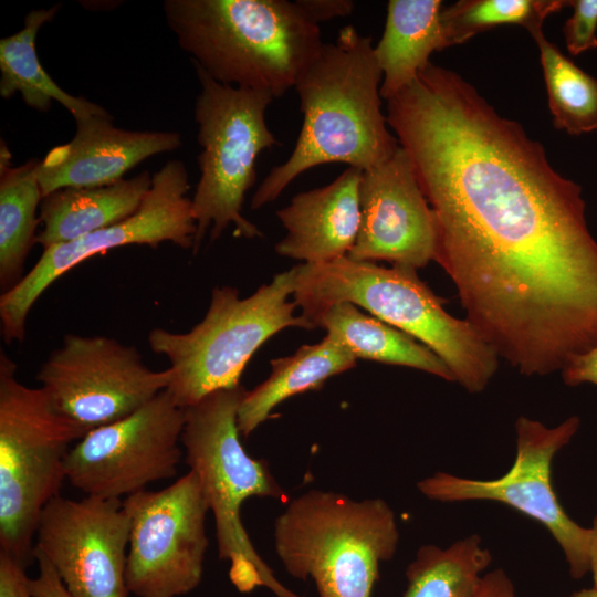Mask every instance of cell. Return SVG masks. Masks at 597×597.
<instances>
[{
    "label": "cell",
    "instance_id": "obj_1",
    "mask_svg": "<svg viewBox=\"0 0 597 597\" xmlns=\"http://www.w3.org/2000/svg\"><path fill=\"white\" fill-rule=\"evenodd\" d=\"M386 118L433 211L465 320L524 376L597 345V241L578 184L455 72L430 62Z\"/></svg>",
    "mask_w": 597,
    "mask_h": 597
},
{
    "label": "cell",
    "instance_id": "obj_2",
    "mask_svg": "<svg viewBox=\"0 0 597 597\" xmlns=\"http://www.w3.org/2000/svg\"><path fill=\"white\" fill-rule=\"evenodd\" d=\"M381 81L371 38L353 25L323 44L294 86L303 114L295 146L260 184L251 208L273 202L313 167L347 164L365 171L389 159L400 145L381 109Z\"/></svg>",
    "mask_w": 597,
    "mask_h": 597
},
{
    "label": "cell",
    "instance_id": "obj_3",
    "mask_svg": "<svg viewBox=\"0 0 597 597\" xmlns=\"http://www.w3.org/2000/svg\"><path fill=\"white\" fill-rule=\"evenodd\" d=\"M294 270L293 301L312 328L329 306L349 302L429 347L467 391L481 392L494 377L500 359L495 350L471 323L444 310L446 301L419 279L417 270L348 256L301 263Z\"/></svg>",
    "mask_w": 597,
    "mask_h": 597
},
{
    "label": "cell",
    "instance_id": "obj_4",
    "mask_svg": "<svg viewBox=\"0 0 597 597\" xmlns=\"http://www.w3.org/2000/svg\"><path fill=\"white\" fill-rule=\"evenodd\" d=\"M164 12L192 64L274 98L295 86L324 44L295 1L166 0Z\"/></svg>",
    "mask_w": 597,
    "mask_h": 597
},
{
    "label": "cell",
    "instance_id": "obj_5",
    "mask_svg": "<svg viewBox=\"0 0 597 597\" xmlns=\"http://www.w3.org/2000/svg\"><path fill=\"white\" fill-rule=\"evenodd\" d=\"M245 392L240 385L221 389L185 409V460L213 514L218 554L230 563L229 577L235 588L250 593L262 586L275 597H304L275 577L242 524L241 506L249 498L285 496L266 461L250 457L241 444L238 409Z\"/></svg>",
    "mask_w": 597,
    "mask_h": 597
},
{
    "label": "cell",
    "instance_id": "obj_6",
    "mask_svg": "<svg viewBox=\"0 0 597 597\" xmlns=\"http://www.w3.org/2000/svg\"><path fill=\"white\" fill-rule=\"evenodd\" d=\"M398 542L387 502L332 491L301 494L274 523L279 559L292 577L311 578L318 597H371L380 563L392 558Z\"/></svg>",
    "mask_w": 597,
    "mask_h": 597
},
{
    "label": "cell",
    "instance_id": "obj_7",
    "mask_svg": "<svg viewBox=\"0 0 597 597\" xmlns=\"http://www.w3.org/2000/svg\"><path fill=\"white\" fill-rule=\"evenodd\" d=\"M15 363L0 352V552L27 567L36 525L65 476L72 444L87 432L60 413L45 391L21 384Z\"/></svg>",
    "mask_w": 597,
    "mask_h": 597
},
{
    "label": "cell",
    "instance_id": "obj_8",
    "mask_svg": "<svg viewBox=\"0 0 597 597\" xmlns=\"http://www.w3.org/2000/svg\"><path fill=\"white\" fill-rule=\"evenodd\" d=\"M295 270L284 271L252 295L241 298L231 286L214 287L203 320L186 333L155 328L148 334L151 350L170 366L167 388L186 409L209 394L238 387L253 354L270 337L287 327L312 329L293 296Z\"/></svg>",
    "mask_w": 597,
    "mask_h": 597
},
{
    "label": "cell",
    "instance_id": "obj_9",
    "mask_svg": "<svg viewBox=\"0 0 597 597\" xmlns=\"http://www.w3.org/2000/svg\"><path fill=\"white\" fill-rule=\"evenodd\" d=\"M200 83L196 98L197 139L200 177L191 199L197 224L192 248L196 253L210 229L217 240L232 223L238 235L262 237L255 224L242 214L245 193L253 186L260 153L277 145L265 114L273 96L213 80L193 64Z\"/></svg>",
    "mask_w": 597,
    "mask_h": 597
},
{
    "label": "cell",
    "instance_id": "obj_10",
    "mask_svg": "<svg viewBox=\"0 0 597 597\" xmlns=\"http://www.w3.org/2000/svg\"><path fill=\"white\" fill-rule=\"evenodd\" d=\"M184 163L169 160L153 175L151 188L132 217L76 240L44 249L34 266L0 297L1 332L7 344L23 342L25 321L34 303L59 277L86 259L108 250L171 242L192 249L197 224Z\"/></svg>",
    "mask_w": 597,
    "mask_h": 597
},
{
    "label": "cell",
    "instance_id": "obj_11",
    "mask_svg": "<svg viewBox=\"0 0 597 597\" xmlns=\"http://www.w3.org/2000/svg\"><path fill=\"white\" fill-rule=\"evenodd\" d=\"M580 426L570 416L548 428L521 416L515 422L516 458L511 469L493 480H475L437 472L417 488L430 500L453 503L473 500L500 502L542 523L559 544L573 578L589 573V528L572 520L552 485V461L576 434Z\"/></svg>",
    "mask_w": 597,
    "mask_h": 597
},
{
    "label": "cell",
    "instance_id": "obj_12",
    "mask_svg": "<svg viewBox=\"0 0 597 597\" xmlns=\"http://www.w3.org/2000/svg\"><path fill=\"white\" fill-rule=\"evenodd\" d=\"M130 523L126 583L136 597H178L201 582L209 506L189 470L169 486L123 500Z\"/></svg>",
    "mask_w": 597,
    "mask_h": 597
},
{
    "label": "cell",
    "instance_id": "obj_13",
    "mask_svg": "<svg viewBox=\"0 0 597 597\" xmlns=\"http://www.w3.org/2000/svg\"><path fill=\"white\" fill-rule=\"evenodd\" d=\"M186 412L165 389L129 416L88 431L65 461L66 480L86 496L121 500L174 478Z\"/></svg>",
    "mask_w": 597,
    "mask_h": 597
},
{
    "label": "cell",
    "instance_id": "obj_14",
    "mask_svg": "<svg viewBox=\"0 0 597 597\" xmlns=\"http://www.w3.org/2000/svg\"><path fill=\"white\" fill-rule=\"evenodd\" d=\"M53 407L86 432L123 419L167 389L133 347L106 336L67 334L36 374Z\"/></svg>",
    "mask_w": 597,
    "mask_h": 597
},
{
    "label": "cell",
    "instance_id": "obj_15",
    "mask_svg": "<svg viewBox=\"0 0 597 597\" xmlns=\"http://www.w3.org/2000/svg\"><path fill=\"white\" fill-rule=\"evenodd\" d=\"M129 531L123 500L60 494L41 512L33 552L49 561L71 597H128Z\"/></svg>",
    "mask_w": 597,
    "mask_h": 597
},
{
    "label": "cell",
    "instance_id": "obj_16",
    "mask_svg": "<svg viewBox=\"0 0 597 597\" xmlns=\"http://www.w3.org/2000/svg\"><path fill=\"white\" fill-rule=\"evenodd\" d=\"M359 193L360 226L349 259L415 270L434 260V214L401 146L385 163L363 171Z\"/></svg>",
    "mask_w": 597,
    "mask_h": 597
},
{
    "label": "cell",
    "instance_id": "obj_17",
    "mask_svg": "<svg viewBox=\"0 0 597 597\" xmlns=\"http://www.w3.org/2000/svg\"><path fill=\"white\" fill-rule=\"evenodd\" d=\"M76 133L40 160L42 196L62 188H93L115 184L144 159L181 145L175 132H136L117 128L112 116L75 119Z\"/></svg>",
    "mask_w": 597,
    "mask_h": 597
},
{
    "label": "cell",
    "instance_id": "obj_18",
    "mask_svg": "<svg viewBox=\"0 0 597 597\" xmlns=\"http://www.w3.org/2000/svg\"><path fill=\"white\" fill-rule=\"evenodd\" d=\"M362 175L363 170L347 167L328 185L295 195L276 212L285 229L276 253L304 264L347 256L360 226Z\"/></svg>",
    "mask_w": 597,
    "mask_h": 597
},
{
    "label": "cell",
    "instance_id": "obj_19",
    "mask_svg": "<svg viewBox=\"0 0 597 597\" xmlns=\"http://www.w3.org/2000/svg\"><path fill=\"white\" fill-rule=\"evenodd\" d=\"M148 171L112 185L62 188L42 198V231L36 243L43 249L76 240L135 214L151 188Z\"/></svg>",
    "mask_w": 597,
    "mask_h": 597
},
{
    "label": "cell",
    "instance_id": "obj_20",
    "mask_svg": "<svg viewBox=\"0 0 597 597\" xmlns=\"http://www.w3.org/2000/svg\"><path fill=\"white\" fill-rule=\"evenodd\" d=\"M440 0H390L383 35L374 46L383 73L380 95L390 100L408 87L431 61L434 51L446 49Z\"/></svg>",
    "mask_w": 597,
    "mask_h": 597
},
{
    "label": "cell",
    "instance_id": "obj_21",
    "mask_svg": "<svg viewBox=\"0 0 597 597\" xmlns=\"http://www.w3.org/2000/svg\"><path fill=\"white\" fill-rule=\"evenodd\" d=\"M356 358L341 344L325 336L303 345L293 355L274 358L270 376L243 396L238 409L240 434L250 436L285 399L315 390L331 377L356 366Z\"/></svg>",
    "mask_w": 597,
    "mask_h": 597
},
{
    "label": "cell",
    "instance_id": "obj_22",
    "mask_svg": "<svg viewBox=\"0 0 597 597\" xmlns=\"http://www.w3.org/2000/svg\"><path fill=\"white\" fill-rule=\"evenodd\" d=\"M316 327L344 346L356 359L406 366L426 371L448 381L454 377L442 359L410 335L359 311L349 302L325 310Z\"/></svg>",
    "mask_w": 597,
    "mask_h": 597
},
{
    "label": "cell",
    "instance_id": "obj_23",
    "mask_svg": "<svg viewBox=\"0 0 597 597\" xmlns=\"http://www.w3.org/2000/svg\"><path fill=\"white\" fill-rule=\"evenodd\" d=\"M60 7L55 4L50 9L29 12L19 32L0 40V95L9 98L19 92L24 103L39 112H48L52 101H57L75 119L88 115L107 116L109 113L100 105L62 90L39 61L36 35L41 27L54 18Z\"/></svg>",
    "mask_w": 597,
    "mask_h": 597
},
{
    "label": "cell",
    "instance_id": "obj_24",
    "mask_svg": "<svg viewBox=\"0 0 597 597\" xmlns=\"http://www.w3.org/2000/svg\"><path fill=\"white\" fill-rule=\"evenodd\" d=\"M40 160L11 167V154L3 140L0 153V286L3 293L24 276L25 259L41 222L36 217L42 201L38 180Z\"/></svg>",
    "mask_w": 597,
    "mask_h": 597
},
{
    "label": "cell",
    "instance_id": "obj_25",
    "mask_svg": "<svg viewBox=\"0 0 597 597\" xmlns=\"http://www.w3.org/2000/svg\"><path fill=\"white\" fill-rule=\"evenodd\" d=\"M476 534L447 548L421 546L407 569L402 597H475L492 555Z\"/></svg>",
    "mask_w": 597,
    "mask_h": 597
},
{
    "label": "cell",
    "instance_id": "obj_26",
    "mask_svg": "<svg viewBox=\"0 0 597 597\" xmlns=\"http://www.w3.org/2000/svg\"><path fill=\"white\" fill-rule=\"evenodd\" d=\"M535 40L543 69L548 107L555 128L578 136L597 129V77L578 67L549 42L542 28Z\"/></svg>",
    "mask_w": 597,
    "mask_h": 597
},
{
    "label": "cell",
    "instance_id": "obj_27",
    "mask_svg": "<svg viewBox=\"0 0 597 597\" xmlns=\"http://www.w3.org/2000/svg\"><path fill=\"white\" fill-rule=\"evenodd\" d=\"M567 0H461L441 10L446 48L461 44L480 32L517 24L532 32L545 19L570 7Z\"/></svg>",
    "mask_w": 597,
    "mask_h": 597
},
{
    "label": "cell",
    "instance_id": "obj_28",
    "mask_svg": "<svg viewBox=\"0 0 597 597\" xmlns=\"http://www.w3.org/2000/svg\"><path fill=\"white\" fill-rule=\"evenodd\" d=\"M570 7L573 14L563 28L568 52L578 55L597 49V0H574Z\"/></svg>",
    "mask_w": 597,
    "mask_h": 597
},
{
    "label": "cell",
    "instance_id": "obj_29",
    "mask_svg": "<svg viewBox=\"0 0 597 597\" xmlns=\"http://www.w3.org/2000/svg\"><path fill=\"white\" fill-rule=\"evenodd\" d=\"M25 569L17 558L0 552V597H32Z\"/></svg>",
    "mask_w": 597,
    "mask_h": 597
},
{
    "label": "cell",
    "instance_id": "obj_30",
    "mask_svg": "<svg viewBox=\"0 0 597 597\" xmlns=\"http://www.w3.org/2000/svg\"><path fill=\"white\" fill-rule=\"evenodd\" d=\"M33 555L38 563L39 575L30 578L32 597H71L49 561L38 552H33Z\"/></svg>",
    "mask_w": 597,
    "mask_h": 597
},
{
    "label": "cell",
    "instance_id": "obj_31",
    "mask_svg": "<svg viewBox=\"0 0 597 597\" xmlns=\"http://www.w3.org/2000/svg\"><path fill=\"white\" fill-rule=\"evenodd\" d=\"M295 3L302 13L316 24L347 17L352 14L355 6L350 0H296Z\"/></svg>",
    "mask_w": 597,
    "mask_h": 597
},
{
    "label": "cell",
    "instance_id": "obj_32",
    "mask_svg": "<svg viewBox=\"0 0 597 597\" xmlns=\"http://www.w3.org/2000/svg\"><path fill=\"white\" fill-rule=\"evenodd\" d=\"M561 374L563 381L570 387L585 383L597 385V345L572 358Z\"/></svg>",
    "mask_w": 597,
    "mask_h": 597
},
{
    "label": "cell",
    "instance_id": "obj_33",
    "mask_svg": "<svg viewBox=\"0 0 597 597\" xmlns=\"http://www.w3.org/2000/svg\"><path fill=\"white\" fill-rule=\"evenodd\" d=\"M475 597H516V593L507 574L498 568L483 576L482 585Z\"/></svg>",
    "mask_w": 597,
    "mask_h": 597
},
{
    "label": "cell",
    "instance_id": "obj_34",
    "mask_svg": "<svg viewBox=\"0 0 597 597\" xmlns=\"http://www.w3.org/2000/svg\"><path fill=\"white\" fill-rule=\"evenodd\" d=\"M588 559L589 572L594 580L593 587L597 588V514L593 520L591 527H589Z\"/></svg>",
    "mask_w": 597,
    "mask_h": 597
},
{
    "label": "cell",
    "instance_id": "obj_35",
    "mask_svg": "<svg viewBox=\"0 0 597 597\" xmlns=\"http://www.w3.org/2000/svg\"><path fill=\"white\" fill-rule=\"evenodd\" d=\"M570 597H597V588H583L574 591Z\"/></svg>",
    "mask_w": 597,
    "mask_h": 597
}]
</instances>
